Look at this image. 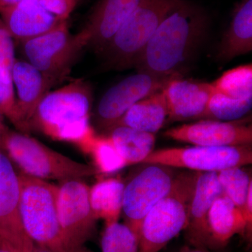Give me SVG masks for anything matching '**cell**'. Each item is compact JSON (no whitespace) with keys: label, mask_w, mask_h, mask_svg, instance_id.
I'll return each mask as SVG.
<instances>
[{"label":"cell","mask_w":252,"mask_h":252,"mask_svg":"<svg viewBox=\"0 0 252 252\" xmlns=\"http://www.w3.org/2000/svg\"><path fill=\"white\" fill-rule=\"evenodd\" d=\"M217 172L222 193L242 212L252 189L250 175L242 167H229Z\"/></svg>","instance_id":"cell-25"},{"label":"cell","mask_w":252,"mask_h":252,"mask_svg":"<svg viewBox=\"0 0 252 252\" xmlns=\"http://www.w3.org/2000/svg\"><path fill=\"white\" fill-rule=\"evenodd\" d=\"M14 39L0 17V70L7 80H11V69L15 61Z\"/></svg>","instance_id":"cell-29"},{"label":"cell","mask_w":252,"mask_h":252,"mask_svg":"<svg viewBox=\"0 0 252 252\" xmlns=\"http://www.w3.org/2000/svg\"><path fill=\"white\" fill-rule=\"evenodd\" d=\"M252 162L250 145L234 147H175L154 150L142 162L169 167L185 168L198 172H219Z\"/></svg>","instance_id":"cell-8"},{"label":"cell","mask_w":252,"mask_h":252,"mask_svg":"<svg viewBox=\"0 0 252 252\" xmlns=\"http://www.w3.org/2000/svg\"><path fill=\"white\" fill-rule=\"evenodd\" d=\"M0 252H17L5 240L0 238Z\"/></svg>","instance_id":"cell-32"},{"label":"cell","mask_w":252,"mask_h":252,"mask_svg":"<svg viewBox=\"0 0 252 252\" xmlns=\"http://www.w3.org/2000/svg\"><path fill=\"white\" fill-rule=\"evenodd\" d=\"M176 0H141L100 54L109 67H135L154 33Z\"/></svg>","instance_id":"cell-6"},{"label":"cell","mask_w":252,"mask_h":252,"mask_svg":"<svg viewBox=\"0 0 252 252\" xmlns=\"http://www.w3.org/2000/svg\"><path fill=\"white\" fill-rule=\"evenodd\" d=\"M221 194L217 172H198L185 230L195 248H210L207 217L212 204Z\"/></svg>","instance_id":"cell-16"},{"label":"cell","mask_w":252,"mask_h":252,"mask_svg":"<svg viewBox=\"0 0 252 252\" xmlns=\"http://www.w3.org/2000/svg\"><path fill=\"white\" fill-rule=\"evenodd\" d=\"M198 175L189 171L175 176L170 192L142 220L138 252H159L185 230Z\"/></svg>","instance_id":"cell-3"},{"label":"cell","mask_w":252,"mask_h":252,"mask_svg":"<svg viewBox=\"0 0 252 252\" xmlns=\"http://www.w3.org/2000/svg\"><path fill=\"white\" fill-rule=\"evenodd\" d=\"M252 51V0H240L235 5L229 26L223 33L217 59L229 62Z\"/></svg>","instance_id":"cell-19"},{"label":"cell","mask_w":252,"mask_h":252,"mask_svg":"<svg viewBox=\"0 0 252 252\" xmlns=\"http://www.w3.org/2000/svg\"><path fill=\"white\" fill-rule=\"evenodd\" d=\"M0 142L23 173L31 177L63 182L97 173L94 167L73 160L23 132L6 130Z\"/></svg>","instance_id":"cell-5"},{"label":"cell","mask_w":252,"mask_h":252,"mask_svg":"<svg viewBox=\"0 0 252 252\" xmlns=\"http://www.w3.org/2000/svg\"><path fill=\"white\" fill-rule=\"evenodd\" d=\"M0 17L13 39L21 44L52 31L65 21L50 12L40 0H23L0 10Z\"/></svg>","instance_id":"cell-15"},{"label":"cell","mask_w":252,"mask_h":252,"mask_svg":"<svg viewBox=\"0 0 252 252\" xmlns=\"http://www.w3.org/2000/svg\"><path fill=\"white\" fill-rule=\"evenodd\" d=\"M19 175L0 152V238L17 252H33L35 245L23 227L20 213Z\"/></svg>","instance_id":"cell-12"},{"label":"cell","mask_w":252,"mask_h":252,"mask_svg":"<svg viewBox=\"0 0 252 252\" xmlns=\"http://www.w3.org/2000/svg\"><path fill=\"white\" fill-rule=\"evenodd\" d=\"M11 80L20 117L28 132L38 105L56 83L27 61L19 60L13 65Z\"/></svg>","instance_id":"cell-17"},{"label":"cell","mask_w":252,"mask_h":252,"mask_svg":"<svg viewBox=\"0 0 252 252\" xmlns=\"http://www.w3.org/2000/svg\"><path fill=\"white\" fill-rule=\"evenodd\" d=\"M163 135L177 142L201 147L250 145L252 142V126L249 119L233 122L200 120L172 127Z\"/></svg>","instance_id":"cell-13"},{"label":"cell","mask_w":252,"mask_h":252,"mask_svg":"<svg viewBox=\"0 0 252 252\" xmlns=\"http://www.w3.org/2000/svg\"><path fill=\"white\" fill-rule=\"evenodd\" d=\"M210 248H222L237 234L247 233L243 214L223 193L212 204L207 217Z\"/></svg>","instance_id":"cell-20"},{"label":"cell","mask_w":252,"mask_h":252,"mask_svg":"<svg viewBox=\"0 0 252 252\" xmlns=\"http://www.w3.org/2000/svg\"><path fill=\"white\" fill-rule=\"evenodd\" d=\"M0 112L21 132L26 133L16 103L12 81L7 80L0 70Z\"/></svg>","instance_id":"cell-28"},{"label":"cell","mask_w":252,"mask_h":252,"mask_svg":"<svg viewBox=\"0 0 252 252\" xmlns=\"http://www.w3.org/2000/svg\"><path fill=\"white\" fill-rule=\"evenodd\" d=\"M175 76L164 77L137 71L119 81L99 99L95 111L97 124L109 130L132 105L162 90L167 81Z\"/></svg>","instance_id":"cell-11"},{"label":"cell","mask_w":252,"mask_h":252,"mask_svg":"<svg viewBox=\"0 0 252 252\" xmlns=\"http://www.w3.org/2000/svg\"><path fill=\"white\" fill-rule=\"evenodd\" d=\"M3 116L4 115L0 112V141L1 140L3 134H4V132L6 131L4 124H3Z\"/></svg>","instance_id":"cell-35"},{"label":"cell","mask_w":252,"mask_h":252,"mask_svg":"<svg viewBox=\"0 0 252 252\" xmlns=\"http://www.w3.org/2000/svg\"><path fill=\"white\" fill-rule=\"evenodd\" d=\"M84 252H87V251H86V250H84Z\"/></svg>","instance_id":"cell-37"},{"label":"cell","mask_w":252,"mask_h":252,"mask_svg":"<svg viewBox=\"0 0 252 252\" xmlns=\"http://www.w3.org/2000/svg\"><path fill=\"white\" fill-rule=\"evenodd\" d=\"M89 41V36L83 29L72 34L65 21L52 31L24 41L21 45L26 61L56 84L69 74Z\"/></svg>","instance_id":"cell-7"},{"label":"cell","mask_w":252,"mask_h":252,"mask_svg":"<svg viewBox=\"0 0 252 252\" xmlns=\"http://www.w3.org/2000/svg\"><path fill=\"white\" fill-rule=\"evenodd\" d=\"M23 0H0V10L20 2Z\"/></svg>","instance_id":"cell-33"},{"label":"cell","mask_w":252,"mask_h":252,"mask_svg":"<svg viewBox=\"0 0 252 252\" xmlns=\"http://www.w3.org/2000/svg\"><path fill=\"white\" fill-rule=\"evenodd\" d=\"M245 223H246L247 233L248 237H251L252 230V189L247 197L246 202L242 211Z\"/></svg>","instance_id":"cell-31"},{"label":"cell","mask_w":252,"mask_h":252,"mask_svg":"<svg viewBox=\"0 0 252 252\" xmlns=\"http://www.w3.org/2000/svg\"><path fill=\"white\" fill-rule=\"evenodd\" d=\"M170 122L199 119L213 94L212 83L172 77L163 88Z\"/></svg>","instance_id":"cell-14"},{"label":"cell","mask_w":252,"mask_h":252,"mask_svg":"<svg viewBox=\"0 0 252 252\" xmlns=\"http://www.w3.org/2000/svg\"><path fill=\"white\" fill-rule=\"evenodd\" d=\"M210 18L189 0H176L137 61V71L172 77L188 64L206 36Z\"/></svg>","instance_id":"cell-1"},{"label":"cell","mask_w":252,"mask_h":252,"mask_svg":"<svg viewBox=\"0 0 252 252\" xmlns=\"http://www.w3.org/2000/svg\"><path fill=\"white\" fill-rule=\"evenodd\" d=\"M212 84L214 93L234 100H252V64L229 69Z\"/></svg>","instance_id":"cell-24"},{"label":"cell","mask_w":252,"mask_h":252,"mask_svg":"<svg viewBox=\"0 0 252 252\" xmlns=\"http://www.w3.org/2000/svg\"><path fill=\"white\" fill-rule=\"evenodd\" d=\"M109 130L107 137L124 159L127 166L142 163L154 151L155 134L126 126H117Z\"/></svg>","instance_id":"cell-23"},{"label":"cell","mask_w":252,"mask_h":252,"mask_svg":"<svg viewBox=\"0 0 252 252\" xmlns=\"http://www.w3.org/2000/svg\"><path fill=\"white\" fill-rule=\"evenodd\" d=\"M180 252H210L207 250V248H195L193 247V248H184L183 250H181Z\"/></svg>","instance_id":"cell-34"},{"label":"cell","mask_w":252,"mask_h":252,"mask_svg":"<svg viewBox=\"0 0 252 252\" xmlns=\"http://www.w3.org/2000/svg\"><path fill=\"white\" fill-rule=\"evenodd\" d=\"M92 104L90 84L75 79L46 94L32 119L31 127L54 140L75 144L84 152L96 135L90 124Z\"/></svg>","instance_id":"cell-2"},{"label":"cell","mask_w":252,"mask_h":252,"mask_svg":"<svg viewBox=\"0 0 252 252\" xmlns=\"http://www.w3.org/2000/svg\"><path fill=\"white\" fill-rule=\"evenodd\" d=\"M101 249L102 252H138V238L126 224L119 222L107 224Z\"/></svg>","instance_id":"cell-27"},{"label":"cell","mask_w":252,"mask_h":252,"mask_svg":"<svg viewBox=\"0 0 252 252\" xmlns=\"http://www.w3.org/2000/svg\"><path fill=\"white\" fill-rule=\"evenodd\" d=\"M19 180L20 213L29 238L51 252H68L58 216L59 186L23 173Z\"/></svg>","instance_id":"cell-4"},{"label":"cell","mask_w":252,"mask_h":252,"mask_svg":"<svg viewBox=\"0 0 252 252\" xmlns=\"http://www.w3.org/2000/svg\"><path fill=\"white\" fill-rule=\"evenodd\" d=\"M90 188L80 179L63 181L57 194L58 216L68 252H84L97 219L91 210Z\"/></svg>","instance_id":"cell-9"},{"label":"cell","mask_w":252,"mask_h":252,"mask_svg":"<svg viewBox=\"0 0 252 252\" xmlns=\"http://www.w3.org/2000/svg\"><path fill=\"white\" fill-rule=\"evenodd\" d=\"M147 166L125 185L122 212L126 223L138 238L144 217L170 192L175 175L171 167Z\"/></svg>","instance_id":"cell-10"},{"label":"cell","mask_w":252,"mask_h":252,"mask_svg":"<svg viewBox=\"0 0 252 252\" xmlns=\"http://www.w3.org/2000/svg\"><path fill=\"white\" fill-rule=\"evenodd\" d=\"M167 116L166 99L163 90H161L144 97L132 105L111 128L126 126L156 134L165 124Z\"/></svg>","instance_id":"cell-21"},{"label":"cell","mask_w":252,"mask_h":252,"mask_svg":"<svg viewBox=\"0 0 252 252\" xmlns=\"http://www.w3.org/2000/svg\"><path fill=\"white\" fill-rule=\"evenodd\" d=\"M124 187L119 179L108 178L90 188L91 210L97 220H103L106 225L118 222L122 213Z\"/></svg>","instance_id":"cell-22"},{"label":"cell","mask_w":252,"mask_h":252,"mask_svg":"<svg viewBox=\"0 0 252 252\" xmlns=\"http://www.w3.org/2000/svg\"><path fill=\"white\" fill-rule=\"evenodd\" d=\"M51 252L49 250H46L45 248H41L39 246L34 247V252Z\"/></svg>","instance_id":"cell-36"},{"label":"cell","mask_w":252,"mask_h":252,"mask_svg":"<svg viewBox=\"0 0 252 252\" xmlns=\"http://www.w3.org/2000/svg\"><path fill=\"white\" fill-rule=\"evenodd\" d=\"M84 153L91 156L96 171L100 173H114L127 166L107 136H94Z\"/></svg>","instance_id":"cell-26"},{"label":"cell","mask_w":252,"mask_h":252,"mask_svg":"<svg viewBox=\"0 0 252 252\" xmlns=\"http://www.w3.org/2000/svg\"><path fill=\"white\" fill-rule=\"evenodd\" d=\"M141 0H99L86 26L89 45L100 54Z\"/></svg>","instance_id":"cell-18"},{"label":"cell","mask_w":252,"mask_h":252,"mask_svg":"<svg viewBox=\"0 0 252 252\" xmlns=\"http://www.w3.org/2000/svg\"><path fill=\"white\" fill-rule=\"evenodd\" d=\"M42 4L62 21H67L79 0H40Z\"/></svg>","instance_id":"cell-30"}]
</instances>
